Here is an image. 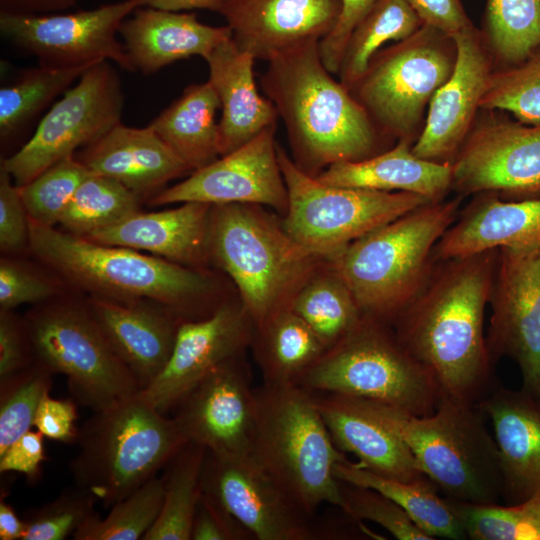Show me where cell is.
Segmentation results:
<instances>
[{
  "instance_id": "cell-1",
  "label": "cell",
  "mask_w": 540,
  "mask_h": 540,
  "mask_svg": "<svg viewBox=\"0 0 540 540\" xmlns=\"http://www.w3.org/2000/svg\"><path fill=\"white\" fill-rule=\"evenodd\" d=\"M498 248L437 261L392 326L435 375L441 393L477 404L497 383L484 333Z\"/></svg>"
},
{
  "instance_id": "cell-2",
  "label": "cell",
  "mask_w": 540,
  "mask_h": 540,
  "mask_svg": "<svg viewBox=\"0 0 540 540\" xmlns=\"http://www.w3.org/2000/svg\"><path fill=\"white\" fill-rule=\"evenodd\" d=\"M267 63L261 87L284 123L293 161L307 174L316 177L332 164L363 160L393 146L326 69L319 42L280 52Z\"/></svg>"
},
{
  "instance_id": "cell-3",
  "label": "cell",
  "mask_w": 540,
  "mask_h": 540,
  "mask_svg": "<svg viewBox=\"0 0 540 540\" xmlns=\"http://www.w3.org/2000/svg\"><path fill=\"white\" fill-rule=\"evenodd\" d=\"M30 219V218H29ZM29 250L61 278L93 297L149 300L182 321L212 314L218 285L211 273L141 251L93 242L30 219Z\"/></svg>"
},
{
  "instance_id": "cell-4",
  "label": "cell",
  "mask_w": 540,
  "mask_h": 540,
  "mask_svg": "<svg viewBox=\"0 0 540 540\" xmlns=\"http://www.w3.org/2000/svg\"><path fill=\"white\" fill-rule=\"evenodd\" d=\"M208 253L210 263L234 283L255 327L289 308L329 261L294 240L262 206L241 203L212 205Z\"/></svg>"
},
{
  "instance_id": "cell-5",
  "label": "cell",
  "mask_w": 540,
  "mask_h": 540,
  "mask_svg": "<svg viewBox=\"0 0 540 540\" xmlns=\"http://www.w3.org/2000/svg\"><path fill=\"white\" fill-rule=\"evenodd\" d=\"M462 196L427 203L377 227L329 260L363 315L392 324L434 267L433 249L456 221Z\"/></svg>"
},
{
  "instance_id": "cell-6",
  "label": "cell",
  "mask_w": 540,
  "mask_h": 540,
  "mask_svg": "<svg viewBox=\"0 0 540 540\" xmlns=\"http://www.w3.org/2000/svg\"><path fill=\"white\" fill-rule=\"evenodd\" d=\"M254 394L251 456L308 516L324 503L341 509L335 467L347 457L334 444L313 393L263 382Z\"/></svg>"
},
{
  "instance_id": "cell-7",
  "label": "cell",
  "mask_w": 540,
  "mask_h": 540,
  "mask_svg": "<svg viewBox=\"0 0 540 540\" xmlns=\"http://www.w3.org/2000/svg\"><path fill=\"white\" fill-rule=\"evenodd\" d=\"M367 402L402 438L421 471L444 497L472 503H497L502 497L498 447L478 404L441 393L432 414L417 416Z\"/></svg>"
},
{
  "instance_id": "cell-8",
  "label": "cell",
  "mask_w": 540,
  "mask_h": 540,
  "mask_svg": "<svg viewBox=\"0 0 540 540\" xmlns=\"http://www.w3.org/2000/svg\"><path fill=\"white\" fill-rule=\"evenodd\" d=\"M93 413L78 429L79 450L69 471L74 484L105 507L156 476L187 443L173 418L140 392Z\"/></svg>"
},
{
  "instance_id": "cell-9",
  "label": "cell",
  "mask_w": 540,
  "mask_h": 540,
  "mask_svg": "<svg viewBox=\"0 0 540 540\" xmlns=\"http://www.w3.org/2000/svg\"><path fill=\"white\" fill-rule=\"evenodd\" d=\"M314 393H333L432 414L441 389L433 372L402 344L392 324L363 316L359 324L299 380Z\"/></svg>"
},
{
  "instance_id": "cell-10",
  "label": "cell",
  "mask_w": 540,
  "mask_h": 540,
  "mask_svg": "<svg viewBox=\"0 0 540 540\" xmlns=\"http://www.w3.org/2000/svg\"><path fill=\"white\" fill-rule=\"evenodd\" d=\"M456 59L453 37L423 24L410 37L379 50L350 92L383 134L414 144L429 103Z\"/></svg>"
},
{
  "instance_id": "cell-11",
  "label": "cell",
  "mask_w": 540,
  "mask_h": 540,
  "mask_svg": "<svg viewBox=\"0 0 540 540\" xmlns=\"http://www.w3.org/2000/svg\"><path fill=\"white\" fill-rule=\"evenodd\" d=\"M35 360L63 374L72 398L93 412L141 390L104 337L87 302L56 297L24 317Z\"/></svg>"
},
{
  "instance_id": "cell-12",
  "label": "cell",
  "mask_w": 540,
  "mask_h": 540,
  "mask_svg": "<svg viewBox=\"0 0 540 540\" xmlns=\"http://www.w3.org/2000/svg\"><path fill=\"white\" fill-rule=\"evenodd\" d=\"M288 191L285 231L298 243L333 259L368 232L427 203L410 192H382L325 184L301 170L277 143Z\"/></svg>"
},
{
  "instance_id": "cell-13",
  "label": "cell",
  "mask_w": 540,
  "mask_h": 540,
  "mask_svg": "<svg viewBox=\"0 0 540 540\" xmlns=\"http://www.w3.org/2000/svg\"><path fill=\"white\" fill-rule=\"evenodd\" d=\"M124 96L108 61L88 68L42 117L31 138L1 160L0 169L21 187L121 122Z\"/></svg>"
},
{
  "instance_id": "cell-14",
  "label": "cell",
  "mask_w": 540,
  "mask_h": 540,
  "mask_svg": "<svg viewBox=\"0 0 540 540\" xmlns=\"http://www.w3.org/2000/svg\"><path fill=\"white\" fill-rule=\"evenodd\" d=\"M452 162V190L494 192L507 201L540 198V124L480 109Z\"/></svg>"
},
{
  "instance_id": "cell-15",
  "label": "cell",
  "mask_w": 540,
  "mask_h": 540,
  "mask_svg": "<svg viewBox=\"0 0 540 540\" xmlns=\"http://www.w3.org/2000/svg\"><path fill=\"white\" fill-rule=\"evenodd\" d=\"M147 0H121L73 13L16 14L0 12L3 37L49 66H78L112 61L135 71L117 39L123 21Z\"/></svg>"
},
{
  "instance_id": "cell-16",
  "label": "cell",
  "mask_w": 540,
  "mask_h": 540,
  "mask_svg": "<svg viewBox=\"0 0 540 540\" xmlns=\"http://www.w3.org/2000/svg\"><path fill=\"white\" fill-rule=\"evenodd\" d=\"M489 304L492 363L512 359L521 389L540 401V246L498 248Z\"/></svg>"
},
{
  "instance_id": "cell-17",
  "label": "cell",
  "mask_w": 540,
  "mask_h": 540,
  "mask_svg": "<svg viewBox=\"0 0 540 540\" xmlns=\"http://www.w3.org/2000/svg\"><path fill=\"white\" fill-rule=\"evenodd\" d=\"M276 127L274 124L265 128L237 149L194 170L186 179L147 200V204H255L285 215L288 191L277 157Z\"/></svg>"
},
{
  "instance_id": "cell-18",
  "label": "cell",
  "mask_w": 540,
  "mask_h": 540,
  "mask_svg": "<svg viewBox=\"0 0 540 540\" xmlns=\"http://www.w3.org/2000/svg\"><path fill=\"white\" fill-rule=\"evenodd\" d=\"M203 492L216 500L257 540L316 538L309 516L251 455L207 450Z\"/></svg>"
},
{
  "instance_id": "cell-19",
  "label": "cell",
  "mask_w": 540,
  "mask_h": 540,
  "mask_svg": "<svg viewBox=\"0 0 540 540\" xmlns=\"http://www.w3.org/2000/svg\"><path fill=\"white\" fill-rule=\"evenodd\" d=\"M244 353L209 372L173 408L187 442L227 455H251L255 394Z\"/></svg>"
},
{
  "instance_id": "cell-20",
  "label": "cell",
  "mask_w": 540,
  "mask_h": 540,
  "mask_svg": "<svg viewBox=\"0 0 540 540\" xmlns=\"http://www.w3.org/2000/svg\"><path fill=\"white\" fill-rule=\"evenodd\" d=\"M254 328L239 299L223 301L205 318L182 321L168 363L140 394L163 414L173 410L214 368L245 353Z\"/></svg>"
},
{
  "instance_id": "cell-21",
  "label": "cell",
  "mask_w": 540,
  "mask_h": 540,
  "mask_svg": "<svg viewBox=\"0 0 540 540\" xmlns=\"http://www.w3.org/2000/svg\"><path fill=\"white\" fill-rule=\"evenodd\" d=\"M457 46L454 70L433 95L423 129L412 146L423 159L452 164L480 111L494 59L474 25L452 36Z\"/></svg>"
},
{
  "instance_id": "cell-22",
  "label": "cell",
  "mask_w": 540,
  "mask_h": 540,
  "mask_svg": "<svg viewBox=\"0 0 540 540\" xmlns=\"http://www.w3.org/2000/svg\"><path fill=\"white\" fill-rule=\"evenodd\" d=\"M341 0H225L220 14L232 39L255 59L320 42L334 28Z\"/></svg>"
},
{
  "instance_id": "cell-23",
  "label": "cell",
  "mask_w": 540,
  "mask_h": 540,
  "mask_svg": "<svg viewBox=\"0 0 540 540\" xmlns=\"http://www.w3.org/2000/svg\"><path fill=\"white\" fill-rule=\"evenodd\" d=\"M86 302L113 351L141 390L146 388L168 363L182 320L149 300L122 302L90 296Z\"/></svg>"
},
{
  "instance_id": "cell-24",
  "label": "cell",
  "mask_w": 540,
  "mask_h": 540,
  "mask_svg": "<svg viewBox=\"0 0 540 540\" xmlns=\"http://www.w3.org/2000/svg\"><path fill=\"white\" fill-rule=\"evenodd\" d=\"M491 422L502 474V497L518 504L540 492V401L497 382L477 403Z\"/></svg>"
},
{
  "instance_id": "cell-25",
  "label": "cell",
  "mask_w": 540,
  "mask_h": 540,
  "mask_svg": "<svg viewBox=\"0 0 540 540\" xmlns=\"http://www.w3.org/2000/svg\"><path fill=\"white\" fill-rule=\"evenodd\" d=\"M312 393L334 444L345 454L356 456L358 465L401 481L427 477L406 443L374 414L367 400Z\"/></svg>"
},
{
  "instance_id": "cell-26",
  "label": "cell",
  "mask_w": 540,
  "mask_h": 540,
  "mask_svg": "<svg viewBox=\"0 0 540 540\" xmlns=\"http://www.w3.org/2000/svg\"><path fill=\"white\" fill-rule=\"evenodd\" d=\"M75 157L91 173L117 180L147 200L168 182L192 172L148 126L135 128L121 122Z\"/></svg>"
},
{
  "instance_id": "cell-27",
  "label": "cell",
  "mask_w": 540,
  "mask_h": 540,
  "mask_svg": "<svg viewBox=\"0 0 540 540\" xmlns=\"http://www.w3.org/2000/svg\"><path fill=\"white\" fill-rule=\"evenodd\" d=\"M178 207L139 211L84 237L96 243L145 251L171 262L205 270L212 205L184 202Z\"/></svg>"
},
{
  "instance_id": "cell-28",
  "label": "cell",
  "mask_w": 540,
  "mask_h": 540,
  "mask_svg": "<svg viewBox=\"0 0 540 540\" xmlns=\"http://www.w3.org/2000/svg\"><path fill=\"white\" fill-rule=\"evenodd\" d=\"M473 196L434 246V262L504 246H540V198L507 201L494 192Z\"/></svg>"
},
{
  "instance_id": "cell-29",
  "label": "cell",
  "mask_w": 540,
  "mask_h": 540,
  "mask_svg": "<svg viewBox=\"0 0 540 540\" xmlns=\"http://www.w3.org/2000/svg\"><path fill=\"white\" fill-rule=\"evenodd\" d=\"M119 34L134 69L147 75L192 56L205 59L219 44L232 38L228 25L211 26L201 23L196 13L148 6L126 18Z\"/></svg>"
},
{
  "instance_id": "cell-30",
  "label": "cell",
  "mask_w": 540,
  "mask_h": 540,
  "mask_svg": "<svg viewBox=\"0 0 540 540\" xmlns=\"http://www.w3.org/2000/svg\"><path fill=\"white\" fill-rule=\"evenodd\" d=\"M255 58L241 50L232 38L219 44L206 58L208 81L222 110L218 122L220 156L250 141L265 128L277 124L273 103L260 95L254 79Z\"/></svg>"
},
{
  "instance_id": "cell-31",
  "label": "cell",
  "mask_w": 540,
  "mask_h": 540,
  "mask_svg": "<svg viewBox=\"0 0 540 540\" xmlns=\"http://www.w3.org/2000/svg\"><path fill=\"white\" fill-rule=\"evenodd\" d=\"M413 144L398 140L387 150L359 161L338 162L316 178L328 185L382 192H410L431 202L452 190V165L416 156Z\"/></svg>"
},
{
  "instance_id": "cell-32",
  "label": "cell",
  "mask_w": 540,
  "mask_h": 540,
  "mask_svg": "<svg viewBox=\"0 0 540 540\" xmlns=\"http://www.w3.org/2000/svg\"><path fill=\"white\" fill-rule=\"evenodd\" d=\"M219 108V98L209 81L192 84L147 126L193 172L220 157Z\"/></svg>"
},
{
  "instance_id": "cell-33",
  "label": "cell",
  "mask_w": 540,
  "mask_h": 540,
  "mask_svg": "<svg viewBox=\"0 0 540 540\" xmlns=\"http://www.w3.org/2000/svg\"><path fill=\"white\" fill-rule=\"evenodd\" d=\"M264 382L297 385L328 350L313 329L289 308L254 328L251 341Z\"/></svg>"
},
{
  "instance_id": "cell-34",
  "label": "cell",
  "mask_w": 540,
  "mask_h": 540,
  "mask_svg": "<svg viewBox=\"0 0 540 540\" xmlns=\"http://www.w3.org/2000/svg\"><path fill=\"white\" fill-rule=\"evenodd\" d=\"M339 481L374 489L398 504L410 519L433 539H467V535L445 497L428 478L401 481L378 475L348 459L335 467Z\"/></svg>"
},
{
  "instance_id": "cell-35",
  "label": "cell",
  "mask_w": 540,
  "mask_h": 540,
  "mask_svg": "<svg viewBox=\"0 0 540 540\" xmlns=\"http://www.w3.org/2000/svg\"><path fill=\"white\" fill-rule=\"evenodd\" d=\"M207 449L187 442L166 464L160 513L142 540H191Z\"/></svg>"
},
{
  "instance_id": "cell-36",
  "label": "cell",
  "mask_w": 540,
  "mask_h": 540,
  "mask_svg": "<svg viewBox=\"0 0 540 540\" xmlns=\"http://www.w3.org/2000/svg\"><path fill=\"white\" fill-rule=\"evenodd\" d=\"M289 309L313 329L327 349L349 334L364 316L330 261L305 282Z\"/></svg>"
},
{
  "instance_id": "cell-37",
  "label": "cell",
  "mask_w": 540,
  "mask_h": 540,
  "mask_svg": "<svg viewBox=\"0 0 540 540\" xmlns=\"http://www.w3.org/2000/svg\"><path fill=\"white\" fill-rule=\"evenodd\" d=\"M96 63L78 66L40 64L22 71L11 83L3 85L0 89L1 142L19 134Z\"/></svg>"
},
{
  "instance_id": "cell-38",
  "label": "cell",
  "mask_w": 540,
  "mask_h": 540,
  "mask_svg": "<svg viewBox=\"0 0 540 540\" xmlns=\"http://www.w3.org/2000/svg\"><path fill=\"white\" fill-rule=\"evenodd\" d=\"M422 25L406 0H379L350 35L337 73L339 81L351 90L384 44L404 40Z\"/></svg>"
},
{
  "instance_id": "cell-39",
  "label": "cell",
  "mask_w": 540,
  "mask_h": 540,
  "mask_svg": "<svg viewBox=\"0 0 540 540\" xmlns=\"http://www.w3.org/2000/svg\"><path fill=\"white\" fill-rule=\"evenodd\" d=\"M481 32L495 67L520 63L540 45V0H486Z\"/></svg>"
},
{
  "instance_id": "cell-40",
  "label": "cell",
  "mask_w": 540,
  "mask_h": 540,
  "mask_svg": "<svg viewBox=\"0 0 540 540\" xmlns=\"http://www.w3.org/2000/svg\"><path fill=\"white\" fill-rule=\"evenodd\" d=\"M141 200L117 180L91 173L76 190L58 224L63 231L84 238L141 211Z\"/></svg>"
},
{
  "instance_id": "cell-41",
  "label": "cell",
  "mask_w": 540,
  "mask_h": 540,
  "mask_svg": "<svg viewBox=\"0 0 540 540\" xmlns=\"http://www.w3.org/2000/svg\"><path fill=\"white\" fill-rule=\"evenodd\" d=\"M473 540H540V492L518 504L472 503L445 497Z\"/></svg>"
},
{
  "instance_id": "cell-42",
  "label": "cell",
  "mask_w": 540,
  "mask_h": 540,
  "mask_svg": "<svg viewBox=\"0 0 540 540\" xmlns=\"http://www.w3.org/2000/svg\"><path fill=\"white\" fill-rule=\"evenodd\" d=\"M162 476H154L110 507L105 518L96 514L72 536L74 540H137L156 521L163 503Z\"/></svg>"
},
{
  "instance_id": "cell-43",
  "label": "cell",
  "mask_w": 540,
  "mask_h": 540,
  "mask_svg": "<svg viewBox=\"0 0 540 540\" xmlns=\"http://www.w3.org/2000/svg\"><path fill=\"white\" fill-rule=\"evenodd\" d=\"M480 109L502 111L525 124H540V45L518 64L495 67Z\"/></svg>"
},
{
  "instance_id": "cell-44",
  "label": "cell",
  "mask_w": 540,
  "mask_h": 540,
  "mask_svg": "<svg viewBox=\"0 0 540 540\" xmlns=\"http://www.w3.org/2000/svg\"><path fill=\"white\" fill-rule=\"evenodd\" d=\"M53 375L35 360L27 368L0 379V455L33 426L41 400L50 393Z\"/></svg>"
},
{
  "instance_id": "cell-45",
  "label": "cell",
  "mask_w": 540,
  "mask_h": 540,
  "mask_svg": "<svg viewBox=\"0 0 540 540\" xmlns=\"http://www.w3.org/2000/svg\"><path fill=\"white\" fill-rule=\"evenodd\" d=\"M90 174L86 166L72 155L19 187L29 218L38 224L54 227L80 184Z\"/></svg>"
},
{
  "instance_id": "cell-46",
  "label": "cell",
  "mask_w": 540,
  "mask_h": 540,
  "mask_svg": "<svg viewBox=\"0 0 540 540\" xmlns=\"http://www.w3.org/2000/svg\"><path fill=\"white\" fill-rule=\"evenodd\" d=\"M96 502L92 493L76 485L63 490L52 501L26 514L22 540H63L73 535L97 514Z\"/></svg>"
},
{
  "instance_id": "cell-47",
  "label": "cell",
  "mask_w": 540,
  "mask_h": 540,
  "mask_svg": "<svg viewBox=\"0 0 540 540\" xmlns=\"http://www.w3.org/2000/svg\"><path fill=\"white\" fill-rule=\"evenodd\" d=\"M341 510L356 521L374 522L400 540H432L407 513L384 494L340 481Z\"/></svg>"
},
{
  "instance_id": "cell-48",
  "label": "cell",
  "mask_w": 540,
  "mask_h": 540,
  "mask_svg": "<svg viewBox=\"0 0 540 540\" xmlns=\"http://www.w3.org/2000/svg\"><path fill=\"white\" fill-rule=\"evenodd\" d=\"M60 284L20 260L5 255L0 259V309L13 310L27 303H41L58 297Z\"/></svg>"
},
{
  "instance_id": "cell-49",
  "label": "cell",
  "mask_w": 540,
  "mask_h": 540,
  "mask_svg": "<svg viewBox=\"0 0 540 540\" xmlns=\"http://www.w3.org/2000/svg\"><path fill=\"white\" fill-rule=\"evenodd\" d=\"M30 219L20 189L9 173L0 169V249L15 255L29 249Z\"/></svg>"
},
{
  "instance_id": "cell-50",
  "label": "cell",
  "mask_w": 540,
  "mask_h": 540,
  "mask_svg": "<svg viewBox=\"0 0 540 540\" xmlns=\"http://www.w3.org/2000/svg\"><path fill=\"white\" fill-rule=\"evenodd\" d=\"M35 362L24 318L13 310L0 309V379L15 374Z\"/></svg>"
},
{
  "instance_id": "cell-51",
  "label": "cell",
  "mask_w": 540,
  "mask_h": 540,
  "mask_svg": "<svg viewBox=\"0 0 540 540\" xmlns=\"http://www.w3.org/2000/svg\"><path fill=\"white\" fill-rule=\"evenodd\" d=\"M252 534L211 496L202 493L193 518L191 540H251Z\"/></svg>"
},
{
  "instance_id": "cell-52",
  "label": "cell",
  "mask_w": 540,
  "mask_h": 540,
  "mask_svg": "<svg viewBox=\"0 0 540 540\" xmlns=\"http://www.w3.org/2000/svg\"><path fill=\"white\" fill-rule=\"evenodd\" d=\"M379 0H341V12L331 32L319 42V53L326 69L339 71L341 59L356 25Z\"/></svg>"
},
{
  "instance_id": "cell-53",
  "label": "cell",
  "mask_w": 540,
  "mask_h": 540,
  "mask_svg": "<svg viewBox=\"0 0 540 540\" xmlns=\"http://www.w3.org/2000/svg\"><path fill=\"white\" fill-rule=\"evenodd\" d=\"M77 418L76 401L73 398L55 399L48 393L39 404L33 426L51 440L73 443L78 437L79 428L75 426Z\"/></svg>"
},
{
  "instance_id": "cell-54",
  "label": "cell",
  "mask_w": 540,
  "mask_h": 540,
  "mask_svg": "<svg viewBox=\"0 0 540 540\" xmlns=\"http://www.w3.org/2000/svg\"><path fill=\"white\" fill-rule=\"evenodd\" d=\"M44 435L38 430L24 433L0 455V472H18L27 480L36 483L40 476V465L46 459Z\"/></svg>"
},
{
  "instance_id": "cell-55",
  "label": "cell",
  "mask_w": 540,
  "mask_h": 540,
  "mask_svg": "<svg viewBox=\"0 0 540 540\" xmlns=\"http://www.w3.org/2000/svg\"><path fill=\"white\" fill-rule=\"evenodd\" d=\"M422 20L440 31L454 36L473 26L461 0H406Z\"/></svg>"
},
{
  "instance_id": "cell-56",
  "label": "cell",
  "mask_w": 540,
  "mask_h": 540,
  "mask_svg": "<svg viewBox=\"0 0 540 540\" xmlns=\"http://www.w3.org/2000/svg\"><path fill=\"white\" fill-rule=\"evenodd\" d=\"M77 0H0V12L16 14H52L62 12Z\"/></svg>"
},
{
  "instance_id": "cell-57",
  "label": "cell",
  "mask_w": 540,
  "mask_h": 540,
  "mask_svg": "<svg viewBox=\"0 0 540 540\" xmlns=\"http://www.w3.org/2000/svg\"><path fill=\"white\" fill-rule=\"evenodd\" d=\"M224 1L225 0H147L146 6L175 12L205 9L219 13Z\"/></svg>"
},
{
  "instance_id": "cell-58",
  "label": "cell",
  "mask_w": 540,
  "mask_h": 540,
  "mask_svg": "<svg viewBox=\"0 0 540 540\" xmlns=\"http://www.w3.org/2000/svg\"><path fill=\"white\" fill-rule=\"evenodd\" d=\"M24 528V521L20 520L13 507L1 495L0 540H22Z\"/></svg>"
}]
</instances>
